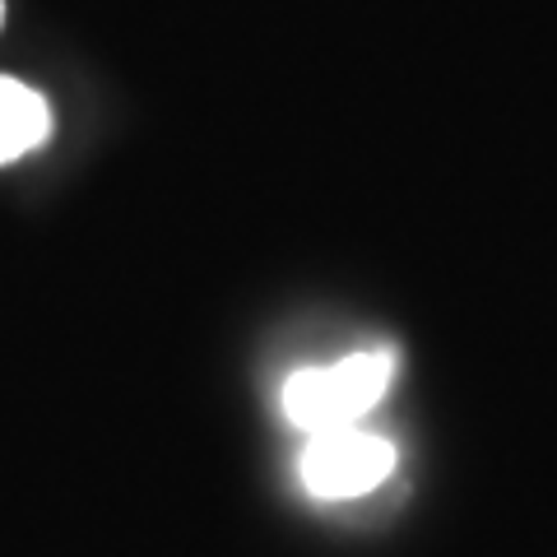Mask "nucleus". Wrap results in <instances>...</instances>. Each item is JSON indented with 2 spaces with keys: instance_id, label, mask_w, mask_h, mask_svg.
<instances>
[{
  "instance_id": "nucleus-1",
  "label": "nucleus",
  "mask_w": 557,
  "mask_h": 557,
  "mask_svg": "<svg viewBox=\"0 0 557 557\" xmlns=\"http://www.w3.org/2000/svg\"><path fill=\"white\" fill-rule=\"evenodd\" d=\"M395 358L368 348V354H348L325 368H302L288 376L284 386V413L293 428L330 432V428H354L362 413L381 405V395L391 391Z\"/></svg>"
},
{
  "instance_id": "nucleus-2",
  "label": "nucleus",
  "mask_w": 557,
  "mask_h": 557,
  "mask_svg": "<svg viewBox=\"0 0 557 557\" xmlns=\"http://www.w3.org/2000/svg\"><path fill=\"white\" fill-rule=\"evenodd\" d=\"M302 483L311 497L325 502H348L381 487L395 469V446L386 437H376L368 428H330L311 432L302 450Z\"/></svg>"
},
{
  "instance_id": "nucleus-3",
  "label": "nucleus",
  "mask_w": 557,
  "mask_h": 557,
  "mask_svg": "<svg viewBox=\"0 0 557 557\" xmlns=\"http://www.w3.org/2000/svg\"><path fill=\"white\" fill-rule=\"evenodd\" d=\"M51 135V108L38 89L0 75V163L24 159Z\"/></svg>"
},
{
  "instance_id": "nucleus-4",
  "label": "nucleus",
  "mask_w": 557,
  "mask_h": 557,
  "mask_svg": "<svg viewBox=\"0 0 557 557\" xmlns=\"http://www.w3.org/2000/svg\"><path fill=\"white\" fill-rule=\"evenodd\" d=\"M0 24H5V0H0Z\"/></svg>"
}]
</instances>
